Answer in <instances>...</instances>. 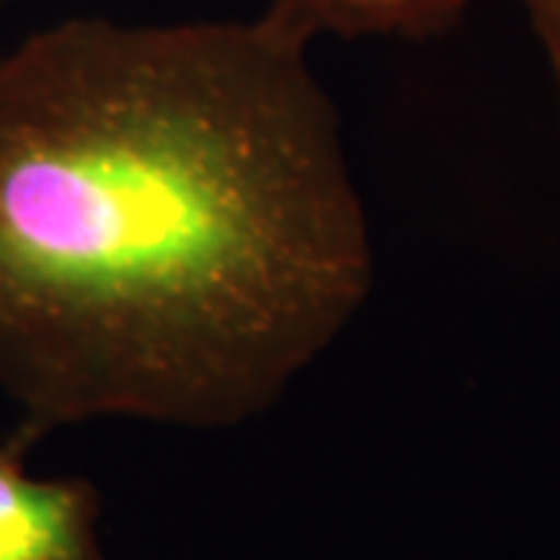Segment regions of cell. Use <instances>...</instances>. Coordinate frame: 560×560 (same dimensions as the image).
<instances>
[{"label":"cell","instance_id":"6da1fadb","mask_svg":"<svg viewBox=\"0 0 560 560\" xmlns=\"http://www.w3.org/2000/svg\"><path fill=\"white\" fill-rule=\"evenodd\" d=\"M308 44L75 16L0 57V393L22 440L259 418L371 293Z\"/></svg>","mask_w":560,"mask_h":560},{"label":"cell","instance_id":"277c9868","mask_svg":"<svg viewBox=\"0 0 560 560\" xmlns=\"http://www.w3.org/2000/svg\"><path fill=\"white\" fill-rule=\"evenodd\" d=\"M523 7L529 13V22L539 35L545 54H548L560 94V0H523Z\"/></svg>","mask_w":560,"mask_h":560},{"label":"cell","instance_id":"5b68a950","mask_svg":"<svg viewBox=\"0 0 560 560\" xmlns=\"http://www.w3.org/2000/svg\"><path fill=\"white\" fill-rule=\"evenodd\" d=\"M3 3H10V0H0V7H3Z\"/></svg>","mask_w":560,"mask_h":560},{"label":"cell","instance_id":"7a4b0ae2","mask_svg":"<svg viewBox=\"0 0 560 560\" xmlns=\"http://www.w3.org/2000/svg\"><path fill=\"white\" fill-rule=\"evenodd\" d=\"M25 445L20 433L0 440V560H109L97 489L28 474Z\"/></svg>","mask_w":560,"mask_h":560},{"label":"cell","instance_id":"3957f363","mask_svg":"<svg viewBox=\"0 0 560 560\" xmlns=\"http://www.w3.org/2000/svg\"><path fill=\"white\" fill-rule=\"evenodd\" d=\"M474 0H268L265 20L312 40L337 38H436L452 32Z\"/></svg>","mask_w":560,"mask_h":560}]
</instances>
